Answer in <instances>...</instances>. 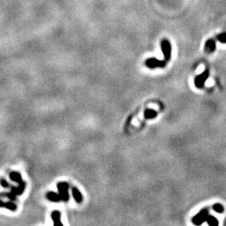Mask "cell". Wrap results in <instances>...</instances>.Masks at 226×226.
<instances>
[{"label": "cell", "instance_id": "6", "mask_svg": "<svg viewBox=\"0 0 226 226\" xmlns=\"http://www.w3.org/2000/svg\"><path fill=\"white\" fill-rule=\"evenodd\" d=\"M216 49V42L214 40L210 39L205 42V51L208 54H212L213 52L215 51Z\"/></svg>", "mask_w": 226, "mask_h": 226}, {"label": "cell", "instance_id": "7", "mask_svg": "<svg viewBox=\"0 0 226 226\" xmlns=\"http://www.w3.org/2000/svg\"><path fill=\"white\" fill-rule=\"evenodd\" d=\"M51 219L53 221L54 225L62 226L63 224L61 222V214L59 210H54L51 213Z\"/></svg>", "mask_w": 226, "mask_h": 226}, {"label": "cell", "instance_id": "16", "mask_svg": "<svg viewBox=\"0 0 226 226\" xmlns=\"http://www.w3.org/2000/svg\"><path fill=\"white\" fill-rule=\"evenodd\" d=\"M212 209L215 212L219 213V214H222L224 211V206L221 204H215V205H213Z\"/></svg>", "mask_w": 226, "mask_h": 226}, {"label": "cell", "instance_id": "2", "mask_svg": "<svg viewBox=\"0 0 226 226\" xmlns=\"http://www.w3.org/2000/svg\"><path fill=\"white\" fill-rule=\"evenodd\" d=\"M57 188L61 201L64 202H68L70 199V194H69V183L66 182H59L57 184Z\"/></svg>", "mask_w": 226, "mask_h": 226}, {"label": "cell", "instance_id": "14", "mask_svg": "<svg viewBox=\"0 0 226 226\" xmlns=\"http://www.w3.org/2000/svg\"><path fill=\"white\" fill-rule=\"evenodd\" d=\"M1 197L7 198L9 200H11V201H14V202L17 200V195H15L14 193H12L11 191L9 193H2V194H0V198Z\"/></svg>", "mask_w": 226, "mask_h": 226}, {"label": "cell", "instance_id": "3", "mask_svg": "<svg viewBox=\"0 0 226 226\" xmlns=\"http://www.w3.org/2000/svg\"><path fill=\"white\" fill-rule=\"evenodd\" d=\"M210 76V71L209 70H205L203 73H201L200 75H197L195 79H194V85L196 86L198 89H202L203 87L205 86V84L206 81Z\"/></svg>", "mask_w": 226, "mask_h": 226}, {"label": "cell", "instance_id": "10", "mask_svg": "<svg viewBox=\"0 0 226 226\" xmlns=\"http://www.w3.org/2000/svg\"><path fill=\"white\" fill-rule=\"evenodd\" d=\"M71 193H72V196L75 202L77 204H81L83 201V196H82V194L80 192L78 188L73 187L72 189H71Z\"/></svg>", "mask_w": 226, "mask_h": 226}, {"label": "cell", "instance_id": "9", "mask_svg": "<svg viewBox=\"0 0 226 226\" xmlns=\"http://www.w3.org/2000/svg\"><path fill=\"white\" fill-rule=\"evenodd\" d=\"M0 208H5L7 210L10 211H16L17 205L14 203V201H8V202H3L2 199H0Z\"/></svg>", "mask_w": 226, "mask_h": 226}, {"label": "cell", "instance_id": "13", "mask_svg": "<svg viewBox=\"0 0 226 226\" xmlns=\"http://www.w3.org/2000/svg\"><path fill=\"white\" fill-rule=\"evenodd\" d=\"M157 116H158V112L156 111L152 110V109H148L144 112V117L146 119H153L157 117Z\"/></svg>", "mask_w": 226, "mask_h": 226}, {"label": "cell", "instance_id": "11", "mask_svg": "<svg viewBox=\"0 0 226 226\" xmlns=\"http://www.w3.org/2000/svg\"><path fill=\"white\" fill-rule=\"evenodd\" d=\"M46 198H47L48 200L54 203H58L59 201H61V198L59 196V194H57V193H54L53 191L48 192L46 194Z\"/></svg>", "mask_w": 226, "mask_h": 226}, {"label": "cell", "instance_id": "5", "mask_svg": "<svg viewBox=\"0 0 226 226\" xmlns=\"http://www.w3.org/2000/svg\"><path fill=\"white\" fill-rule=\"evenodd\" d=\"M145 65L149 69L164 68L166 66L165 60H159L156 58H149L145 61Z\"/></svg>", "mask_w": 226, "mask_h": 226}, {"label": "cell", "instance_id": "15", "mask_svg": "<svg viewBox=\"0 0 226 226\" xmlns=\"http://www.w3.org/2000/svg\"><path fill=\"white\" fill-rule=\"evenodd\" d=\"M206 222L208 223V224L210 226H218L219 225V220L217 219L213 215H209L208 216L207 219H206Z\"/></svg>", "mask_w": 226, "mask_h": 226}, {"label": "cell", "instance_id": "17", "mask_svg": "<svg viewBox=\"0 0 226 226\" xmlns=\"http://www.w3.org/2000/svg\"><path fill=\"white\" fill-rule=\"evenodd\" d=\"M217 40L219 41L220 43L226 44V33H221L217 35Z\"/></svg>", "mask_w": 226, "mask_h": 226}, {"label": "cell", "instance_id": "4", "mask_svg": "<svg viewBox=\"0 0 226 226\" xmlns=\"http://www.w3.org/2000/svg\"><path fill=\"white\" fill-rule=\"evenodd\" d=\"M161 49L164 56L165 61H169L171 59V54H172V46L169 41L167 40H162L161 42Z\"/></svg>", "mask_w": 226, "mask_h": 226}, {"label": "cell", "instance_id": "1", "mask_svg": "<svg viewBox=\"0 0 226 226\" xmlns=\"http://www.w3.org/2000/svg\"><path fill=\"white\" fill-rule=\"evenodd\" d=\"M209 215H210V210L208 208H205L192 218V223L195 225H201L203 223H205Z\"/></svg>", "mask_w": 226, "mask_h": 226}, {"label": "cell", "instance_id": "8", "mask_svg": "<svg viewBox=\"0 0 226 226\" xmlns=\"http://www.w3.org/2000/svg\"><path fill=\"white\" fill-rule=\"evenodd\" d=\"M26 188V183L25 182H22V183H19L18 187H14V186H11V192L14 193L15 195L19 196V195H22L23 193L24 192V189Z\"/></svg>", "mask_w": 226, "mask_h": 226}, {"label": "cell", "instance_id": "18", "mask_svg": "<svg viewBox=\"0 0 226 226\" xmlns=\"http://www.w3.org/2000/svg\"><path fill=\"white\" fill-rule=\"evenodd\" d=\"M0 184H1V186L4 188H10L11 186H12L10 185V183H8V181L6 180V179H4V178H1V179H0Z\"/></svg>", "mask_w": 226, "mask_h": 226}, {"label": "cell", "instance_id": "12", "mask_svg": "<svg viewBox=\"0 0 226 226\" xmlns=\"http://www.w3.org/2000/svg\"><path fill=\"white\" fill-rule=\"evenodd\" d=\"M9 178H10L13 182L17 183L18 184L23 182L21 174H20L19 172H15V171L10 172V173H9Z\"/></svg>", "mask_w": 226, "mask_h": 226}]
</instances>
